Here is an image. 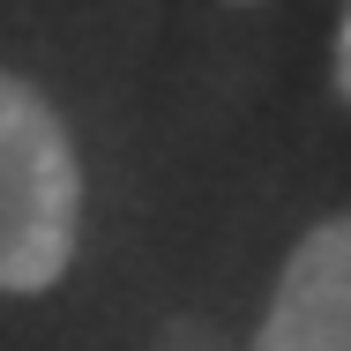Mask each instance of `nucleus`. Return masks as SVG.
<instances>
[{
  "mask_svg": "<svg viewBox=\"0 0 351 351\" xmlns=\"http://www.w3.org/2000/svg\"><path fill=\"white\" fill-rule=\"evenodd\" d=\"M82 165L38 82L0 68V291L38 299L75 269Z\"/></svg>",
  "mask_w": 351,
  "mask_h": 351,
  "instance_id": "obj_1",
  "label": "nucleus"
},
{
  "mask_svg": "<svg viewBox=\"0 0 351 351\" xmlns=\"http://www.w3.org/2000/svg\"><path fill=\"white\" fill-rule=\"evenodd\" d=\"M247 351H351V210L299 232Z\"/></svg>",
  "mask_w": 351,
  "mask_h": 351,
  "instance_id": "obj_2",
  "label": "nucleus"
},
{
  "mask_svg": "<svg viewBox=\"0 0 351 351\" xmlns=\"http://www.w3.org/2000/svg\"><path fill=\"white\" fill-rule=\"evenodd\" d=\"M337 90L351 105V0H344V23H337Z\"/></svg>",
  "mask_w": 351,
  "mask_h": 351,
  "instance_id": "obj_3",
  "label": "nucleus"
},
{
  "mask_svg": "<svg viewBox=\"0 0 351 351\" xmlns=\"http://www.w3.org/2000/svg\"><path fill=\"white\" fill-rule=\"evenodd\" d=\"M165 351H217V344H210V329H187V322H180V329L165 337Z\"/></svg>",
  "mask_w": 351,
  "mask_h": 351,
  "instance_id": "obj_4",
  "label": "nucleus"
}]
</instances>
